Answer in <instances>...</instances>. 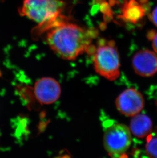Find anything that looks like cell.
Listing matches in <instances>:
<instances>
[{"instance_id":"cell-4","label":"cell","mask_w":157,"mask_h":158,"mask_svg":"<svg viewBox=\"0 0 157 158\" xmlns=\"http://www.w3.org/2000/svg\"><path fill=\"white\" fill-rule=\"evenodd\" d=\"M132 142L129 127L120 123H113L106 127L103 144L106 151L112 157H120L129 149Z\"/></svg>"},{"instance_id":"cell-1","label":"cell","mask_w":157,"mask_h":158,"mask_svg":"<svg viewBox=\"0 0 157 158\" xmlns=\"http://www.w3.org/2000/svg\"><path fill=\"white\" fill-rule=\"evenodd\" d=\"M97 35L95 30L65 22L52 28L47 33L46 42L61 58L74 60L84 52L91 51V43Z\"/></svg>"},{"instance_id":"cell-12","label":"cell","mask_w":157,"mask_h":158,"mask_svg":"<svg viewBox=\"0 0 157 158\" xmlns=\"http://www.w3.org/2000/svg\"><path fill=\"white\" fill-rule=\"evenodd\" d=\"M156 34V33L155 30H150V31H148V32L147 33V37L148 39H149L150 40H153Z\"/></svg>"},{"instance_id":"cell-3","label":"cell","mask_w":157,"mask_h":158,"mask_svg":"<svg viewBox=\"0 0 157 158\" xmlns=\"http://www.w3.org/2000/svg\"><path fill=\"white\" fill-rule=\"evenodd\" d=\"M94 68L98 74L110 81H115L120 75V59L113 40L102 39L94 52Z\"/></svg>"},{"instance_id":"cell-7","label":"cell","mask_w":157,"mask_h":158,"mask_svg":"<svg viewBox=\"0 0 157 158\" xmlns=\"http://www.w3.org/2000/svg\"><path fill=\"white\" fill-rule=\"evenodd\" d=\"M132 66L135 73L140 76H153L157 72V55L149 50H142L134 56Z\"/></svg>"},{"instance_id":"cell-5","label":"cell","mask_w":157,"mask_h":158,"mask_svg":"<svg viewBox=\"0 0 157 158\" xmlns=\"http://www.w3.org/2000/svg\"><path fill=\"white\" fill-rule=\"evenodd\" d=\"M116 107L126 116L133 117L139 113L144 106L142 94L137 90L130 88L123 91L115 101Z\"/></svg>"},{"instance_id":"cell-13","label":"cell","mask_w":157,"mask_h":158,"mask_svg":"<svg viewBox=\"0 0 157 158\" xmlns=\"http://www.w3.org/2000/svg\"><path fill=\"white\" fill-rule=\"evenodd\" d=\"M153 47L154 51L157 53V33L153 40Z\"/></svg>"},{"instance_id":"cell-6","label":"cell","mask_w":157,"mask_h":158,"mask_svg":"<svg viewBox=\"0 0 157 158\" xmlns=\"http://www.w3.org/2000/svg\"><path fill=\"white\" fill-rule=\"evenodd\" d=\"M34 94L40 103L50 105L59 98L61 89L59 83L51 77H43L36 82Z\"/></svg>"},{"instance_id":"cell-11","label":"cell","mask_w":157,"mask_h":158,"mask_svg":"<svg viewBox=\"0 0 157 158\" xmlns=\"http://www.w3.org/2000/svg\"><path fill=\"white\" fill-rule=\"evenodd\" d=\"M150 19H151L153 23L157 27V7L153 11L150 16Z\"/></svg>"},{"instance_id":"cell-9","label":"cell","mask_w":157,"mask_h":158,"mask_svg":"<svg viewBox=\"0 0 157 158\" xmlns=\"http://www.w3.org/2000/svg\"><path fill=\"white\" fill-rule=\"evenodd\" d=\"M129 128L134 136L139 138H143L151 133L153 123L149 117L138 114L133 116Z\"/></svg>"},{"instance_id":"cell-2","label":"cell","mask_w":157,"mask_h":158,"mask_svg":"<svg viewBox=\"0 0 157 158\" xmlns=\"http://www.w3.org/2000/svg\"><path fill=\"white\" fill-rule=\"evenodd\" d=\"M19 11L22 15L39 23L42 30L66 22V18L61 15L62 3L60 0H24Z\"/></svg>"},{"instance_id":"cell-8","label":"cell","mask_w":157,"mask_h":158,"mask_svg":"<svg viewBox=\"0 0 157 158\" xmlns=\"http://www.w3.org/2000/svg\"><path fill=\"white\" fill-rule=\"evenodd\" d=\"M144 6L136 0L126 1L122 8V15L120 17L127 22L136 24L145 15L147 7Z\"/></svg>"},{"instance_id":"cell-10","label":"cell","mask_w":157,"mask_h":158,"mask_svg":"<svg viewBox=\"0 0 157 158\" xmlns=\"http://www.w3.org/2000/svg\"><path fill=\"white\" fill-rule=\"evenodd\" d=\"M145 149L148 157L157 158V137L153 138L147 142Z\"/></svg>"}]
</instances>
